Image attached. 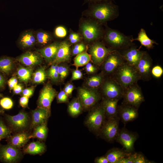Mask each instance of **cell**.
<instances>
[{
  "label": "cell",
  "mask_w": 163,
  "mask_h": 163,
  "mask_svg": "<svg viewBox=\"0 0 163 163\" xmlns=\"http://www.w3.org/2000/svg\"><path fill=\"white\" fill-rule=\"evenodd\" d=\"M112 75V78L124 90L137 83L140 80L135 68L126 62L119 66Z\"/></svg>",
  "instance_id": "1"
},
{
  "label": "cell",
  "mask_w": 163,
  "mask_h": 163,
  "mask_svg": "<svg viewBox=\"0 0 163 163\" xmlns=\"http://www.w3.org/2000/svg\"><path fill=\"white\" fill-rule=\"evenodd\" d=\"M104 39L112 50L118 51L133 44V38L126 36L118 30L108 28L105 33Z\"/></svg>",
  "instance_id": "2"
},
{
  "label": "cell",
  "mask_w": 163,
  "mask_h": 163,
  "mask_svg": "<svg viewBox=\"0 0 163 163\" xmlns=\"http://www.w3.org/2000/svg\"><path fill=\"white\" fill-rule=\"evenodd\" d=\"M91 13L94 18L98 22L101 23L114 19L119 15L117 6L107 2L98 3L93 5Z\"/></svg>",
  "instance_id": "3"
},
{
  "label": "cell",
  "mask_w": 163,
  "mask_h": 163,
  "mask_svg": "<svg viewBox=\"0 0 163 163\" xmlns=\"http://www.w3.org/2000/svg\"><path fill=\"white\" fill-rule=\"evenodd\" d=\"M122 97L124 104L137 108L145 101L142 91L137 83L125 89Z\"/></svg>",
  "instance_id": "4"
},
{
  "label": "cell",
  "mask_w": 163,
  "mask_h": 163,
  "mask_svg": "<svg viewBox=\"0 0 163 163\" xmlns=\"http://www.w3.org/2000/svg\"><path fill=\"white\" fill-rule=\"evenodd\" d=\"M152 59L146 51H143L140 60L134 67L140 80L148 81L151 78Z\"/></svg>",
  "instance_id": "5"
},
{
  "label": "cell",
  "mask_w": 163,
  "mask_h": 163,
  "mask_svg": "<svg viewBox=\"0 0 163 163\" xmlns=\"http://www.w3.org/2000/svg\"><path fill=\"white\" fill-rule=\"evenodd\" d=\"M80 29L84 38L88 42L98 39L102 34L101 27L95 21H84L81 24Z\"/></svg>",
  "instance_id": "6"
},
{
  "label": "cell",
  "mask_w": 163,
  "mask_h": 163,
  "mask_svg": "<svg viewBox=\"0 0 163 163\" xmlns=\"http://www.w3.org/2000/svg\"><path fill=\"white\" fill-rule=\"evenodd\" d=\"M125 62L120 52L113 50L107 55L101 65L104 72L112 75L119 66Z\"/></svg>",
  "instance_id": "7"
},
{
  "label": "cell",
  "mask_w": 163,
  "mask_h": 163,
  "mask_svg": "<svg viewBox=\"0 0 163 163\" xmlns=\"http://www.w3.org/2000/svg\"><path fill=\"white\" fill-rule=\"evenodd\" d=\"M102 90L106 98L120 99L123 97L124 90L112 78L103 82Z\"/></svg>",
  "instance_id": "8"
},
{
  "label": "cell",
  "mask_w": 163,
  "mask_h": 163,
  "mask_svg": "<svg viewBox=\"0 0 163 163\" xmlns=\"http://www.w3.org/2000/svg\"><path fill=\"white\" fill-rule=\"evenodd\" d=\"M112 50L110 48L106 47L102 43L96 42L91 46L89 52L93 62L96 65L100 66Z\"/></svg>",
  "instance_id": "9"
},
{
  "label": "cell",
  "mask_w": 163,
  "mask_h": 163,
  "mask_svg": "<svg viewBox=\"0 0 163 163\" xmlns=\"http://www.w3.org/2000/svg\"><path fill=\"white\" fill-rule=\"evenodd\" d=\"M105 115L102 105L96 107L88 116L86 121V125L94 130H98L103 125Z\"/></svg>",
  "instance_id": "10"
},
{
  "label": "cell",
  "mask_w": 163,
  "mask_h": 163,
  "mask_svg": "<svg viewBox=\"0 0 163 163\" xmlns=\"http://www.w3.org/2000/svg\"><path fill=\"white\" fill-rule=\"evenodd\" d=\"M56 95V91L52 86L50 84L46 85L41 91L39 97V107L46 109L50 113L52 102Z\"/></svg>",
  "instance_id": "11"
},
{
  "label": "cell",
  "mask_w": 163,
  "mask_h": 163,
  "mask_svg": "<svg viewBox=\"0 0 163 163\" xmlns=\"http://www.w3.org/2000/svg\"><path fill=\"white\" fill-rule=\"evenodd\" d=\"M137 138V136L135 134L123 129L119 131L116 139L123 146L124 151L129 153L133 150L134 144Z\"/></svg>",
  "instance_id": "12"
},
{
  "label": "cell",
  "mask_w": 163,
  "mask_h": 163,
  "mask_svg": "<svg viewBox=\"0 0 163 163\" xmlns=\"http://www.w3.org/2000/svg\"><path fill=\"white\" fill-rule=\"evenodd\" d=\"M133 44L119 52L123 57L125 62L135 67L141 58L143 51H141Z\"/></svg>",
  "instance_id": "13"
},
{
  "label": "cell",
  "mask_w": 163,
  "mask_h": 163,
  "mask_svg": "<svg viewBox=\"0 0 163 163\" xmlns=\"http://www.w3.org/2000/svg\"><path fill=\"white\" fill-rule=\"evenodd\" d=\"M78 93L79 100L82 106L86 108L93 106L99 99L98 94L94 90L80 88L78 89Z\"/></svg>",
  "instance_id": "14"
},
{
  "label": "cell",
  "mask_w": 163,
  "mask_h": 163,
  "mask_svg": "<svg viewBox=\"0 0 163 163\" xmlns=\"http://www.w3.org/2000/svg\"><path fill=\"white\" fill-rule=\"evenodd\" d=\"M20 157V152L17 148L9 144L0 147V161L12 163L17 161Z\"/></svg>",
  "instance_id": "15"
},
{
  "label": "cell",
  "mask_w": 163,
  "mask_h": 163,
  "mask_svg": "<svg viewBox=\"0 0 163 163\" xmlns=\"http://www.w3.org/2000/svg\"><path fill=\"white\" fill-rule=\"evenodd\" d=\"M118 129L117 118H110L103 126L102 133L106 139L112 141L116 139L119 132Z\"/></svg>",
  "instance_id": "16"
},
{
  "label": "cell",
  "mask_w": 163,
  "mask_h": 163,
  "mask_svg": "<svg viewBox=\"0 0 163 163\" xmlns=\"http://www.w3.org/2000/svg\"><path fill=\"white\" fill-rule=\"evenodd\" d=\"M6 119L11 126L18 130L25 129L28 126L29 123L28 116L24 112H20L14 116L7 115Z\"/></svg>",
  "instance_id": "17"
},
{
  "label": "cell",
  "mask_w": 163,
  "mask_h": 163,
  "mask_svg": "<svg viewBox=\"0 0 163 163\" xmlns=\"http://www.w3.org/2000/svg\"><path fill=\"white\" fill-rule=\"evenodd\" d=\"M138 108L124 104L117 108V114H119L121 120L126 123L135 120L138 117Z\"/></svg>",
  "instance_id": "18"
},
{
  "label": "cell",
  "mask_w": 163,
  "mask_h": 163,
  "mask_svg": "<svg viewBox=\"0 0 163 163\" xmlns=\"http://www.w3.org/2000/svg\"><path fill=\"white\" fill-rule=\"evenodd\" d=\"M18 60L26 66H32L41 63L42 56L39 53L27 51L20 56Z\"/></svg>",
  "instance_id": "19"
},
{
  "label": "cell",
  "mask_w": 163,
  "mask_h": 163,
  "mask_svg": "<svg viewBox=\"0 0 163 163\" xmlns=\"http://www.w3.org/2000/svg\"><path fill=\"white\" fill-rule=\"evenodd\" d=\"M70 46L66 41L60 43L56 57L53 61L54 63H58L67 61L70 57Z\"/></svg>",
  "instance_id": "20"
},
{
  "label": "cell",
  "mask_w": 163,
  "mask_h": 163,
  "mask_svg": "<svg viewBox=\"0 0 163 163\" xmlns=\"http://www.w3.org/2000/svg\"><path fill=\"white\" fill-rule=\"evenodd\" d=\"M50 113L46 109L41 107L32 111L31 127L45 123Z\"/></svg>",
  "instance_id": "21"
},
{
  "label": "cell",
  "mask_w": 163,
  "mask_h": 163,
  "mask_svg": "<svg viewBox=\"0 0 163 163\" xmlns=\"http://www.w3.org/2000/svg\"><path fill=\"white\" fill-rule=\"evenodd\" d=\"M60 43H53L38 50L42 57L48 61H53L55 59Z\"/></svg>",
  "instance_id": "22"
},
{
  "label": "cell",
  "mask_w": 163,
  "mask_h": 163,
  "mask_svg": "<svg viewBox=\"0 0 163 163\" xmlns=\"http://www.w3.org/2000/svg\"><path fill=\"white\" fill-rule=\"evenodd\" d=\"M119 99L106 98L102 104L105 114L110 118H117V104Z\"/></svg>",
  "instance_id": "23"
},
{
  "label": "cell",
  "mask_w": 163,
  "mask_h": 163,
  "mask_svg": "<svg viewBox=\"0 0 163 163\" xmlns=\"http://www.w3.org/2000/svg\"><path fill=\"white\" fill-rule=\"evenodd\" d=\"M36 42V36L33 31L28 30L24 31L21 35L19 43L22 47L26 48L33 46Z\"/></svg>",
  "instance_id": "24"
},
{
  "label": "cell",
  "mask_w": 163,
  "mask_h": 163,
  "mask_svg": "<svg viewBox=\"0 0 163 163\" xmlns=\"http://www.w3.org/2000/svg\"><path fill=\"white\" fill-rule=\"evenodd\" d=\"M133 40L139 41L142 46H145L148 50L152 49L154 47V44H158L154 40L151 39L148 37L145 31L143 28L140 29L137 38L133 39Z\"/></svg>",
  "instance_id": "25"
},
{
  "label": "cell",
  "mask_w": 163,
  "mask_h": 163,
  "mask_svg": "<svg viewBox=\"0 0 163 163\" xmlns=\"http://www.w3.org/2000/svg\"><path fill=\"white\" fill-rule=\"evenodd\" d=\"M128 154L125 151L118 148H114L107 153L106 157L109 163H117L120 159L127 156Z\"/></svg>",
  "instance_id": "26"
},
{
  "label": "cell",
  "mask_w": 163,
  "mask_h": 163,
  "mask_svg": "<svg viewBox=\"0 0 163 163\" xmlns=\"http://www.w3.org/2000/svg\"><path fill=\"white\" fill-rule=\"evenodd\" d=\"M30 136L26 133L22 132L12 136L10 140V144L17 148L23 146L29 141Z\"/></svg>",
  "instance_id": "27"
},
{
  "label": "cell",
  "mask_w": 163,
  "mask_h": 163,
  "mask_svg": "<svg viewBox=\"0 0 163 163\" xmlns=\"http://www.w3.org/2000/svg\"><path fill=\"white\" fill-rule=\"evenodd\" d=\"M45 149V145L38 141L32 142L30 143L24 149L25 153L36 155L41 154Z\"/></svg>",
  "instance_id": "28"
},
{
  "label": "cell",
  "mask_w": 163,
  "mask_h": 163,
  "mask_svg": "<svg viewBox=\"0 0 163 163\" xmlns=\"http://www.w3.org/2000/svg\"><path fill=\"white\" fill-rule=\"evenodd\" d=\"M13 67V61L10 57H3L0 58V71L6 75L9 74Z\"/></svg>",
  "instance_id": "29"
},
{
  "label": "cell",
  "mask_w": 163,
  "mask_h": 163,
  "mask_svg": "<svg viewBox=\"0 0 163 163\" xmlns=\"http://www.w3.org/2000/svg\"><path fill=\"white\" fill-rule=\"evenodd\" d=\"M91 59L90 54L83 52L76 56L74 60V65L76 68L85 65Z\"/></svg>",
  "instance_id": "30"
},
{
  "label": "cell",
  "mask_w": 163,
  "mask_h": 163,
  "mask_svg": "<svg viewBox=\"0 0 163 163\" xmlns=\"http://www.w3.org/2000/svg\"><path fill=\"white\" fill-rule=\"evenodd\" d=\"M47 132V128L45 124H41L35 126L33 135L30 137V138L33 137L43 140L46 137Z\"/></svg>",
  "instance_id": "31"
},
{
  "label": "cell",
  "mask_w": 163,
  "mask_h": 163,
  "mask_svg": "<svg viewBox=\"0 0 163 163\" xmlns=\"http://www.w3.org/2000/svg\"><path fill=\"white\" fill-rule=\"evenodd\" d=\"M82 105L79 99H76L72 102L69 105L68 110L69 114L73 117L79 115L82 110Z\"/></svg>",
  "instance_id": "32"
},
{
  "label": "cell",
  "mask_w": 163,
  "mask_h": 163,
  "mask_svg": "<svg viewBox=\"0 0 163 163\" xmlns=\"http://www.w3.org/2000/svg\"><path fill=\"white\" fill-rule=\"evenodd\" d=\"M32 73V70L24 67H19L17 70V74L20 81L27 82L30 79Z\"/></svg>",
  "instance_id": "33"
},
{
  "label": "cell",
  "mask_w": 163,
  "mask_h": 163,
  "mask_svg": "<svg viewBox=\"0 0 163 163\" xmlns=\"http://www.w3.org/2000/svg\"><path fill=\"white\" fill-rule=\"evenodd\" d=\"M103 80L104 78L102 75H97L89 78L87 81V84L91 88H97L102 85Z\"/></svg>",
  "instance_id": "34"
},
{
  "label": "cell",
  "mask_w": 163,
  "mask_h": 163,
  "mask_svg": "<svg viewBox=\"0 0 163 163\" xmlns=\"http://www.w3.org/2000/svg\"><path fill=\"white\" fill-rule=\"evenodd\" d=\"M36 41L42 45L47 44L51 39V36L48 33L44 31L37 32L36 35Z\"/></svg>",
  "instance_id": "35"
},
{
  "label": "cell",
  "mask_w": 163,
  "mask_h": 163,
  "mask_svg": "<svg viewBox=\"0 0 163 163\" xmlns=\"http://www.w3.org/2000/svg\"><path fill=\"white\" fill-rule=\"evenodd\" d=\"M46 77V74L44 69L40 68L33 74V80L35 83H40L45 80Z\"/></svg>",
  "instance_id": "36"
},
{
  "label": "cell",
  "mask_w": 163,
  "mask_h": 163,
  "mask_svg": "<svg viewBox=\"0 0 163 163\" xmlns=\"http://www.w3.org/2000/svg\"><path fill=\"white\" fill-rule=\"evenodd\" d=\"M11 131L0 119V137L2 139L8 138L11 136Z\"/></svg>",
  "instance_id": "37"
},
{
  "label": "cell",
  "mask_w": 163,
  "mask_h": 163,
  "mask_svg": "<svg viewBox=\"0 0 163 163\" xmlns=\"http://www.w3.org/2000/svg\"><path fill=\"white\" fill-rule=\"evenodd\" d=\"M13 105L12 100L9 98L4 97L0 100V105L4 109L9 110L11 109Z\"/></svg>",
  "instance_id": "38"
},
{
  "label": "cell",
  "mask_w": 163,
  "mask_h": 163,
  "mask_svg": "<svg viewBox=\"0 0 163 163\" xmlns=\"http://www.w3.org/2000/svg\"><path fill=\"white\" fill-rule=\"evenodd\" d=\"M151 73L152 76L156 78H159L163 75V69L160 66L156 65L152 67Z\"/></svg>",
  "instance_id": "39"
},
{
  "label": "cell",
  "mask_w": 163,
  "mask_h": 163,
  "mask_svg": "<svg viewBox=\"0 0 163 163\" xmlns=\"http://www.w3.org/2000/svg\"><path fill=\"white\" fill-rule=\"evenodd\" d=\"M67 34V31L64 27L59 26L57 27L55 30V34L56 37L62 38L65 37Z\"/></svg>",
  "instance_id": "40"
},
{
  "label": "cell",
  "mask_w": 163,
  "mask_h": 163,
  "mask_svg": "<svg viewBox=\"0 0 163 163\" xmlns=\"http://www.w3.org/2000/svg\"><path fill=\"white\" fill-rule=\"evenodd\" d=\"M85 49V46L83 43L76 44L73 47L72 53L73 55H77L83 52Z\"/></svg>",
  "instance_id": "41"
},
{
  "label": "cell",
  "mask_w": 163,
  "mask_h": 163,
  "mask_svg": "<svg viewBox=\"0 0 163 163\" xmlns=\"http://www.w3.org/2000/svg\"><path fill=\"white\" fill-rule=\"evenodd\" d=\"M133 163H149L150 161L146 159L142 154L139 153L133 154Z\"/></svg>",
  "instance_id": "42"
},
{
  "label": "cell",
  "mask_w": 163,
  "mask_h": 163,
  "mask_svg": "<svg viewBox=\"0 0 163 163\" xmlns=\"http://www.w3.org/2000/svg\"><path fill=\"white\" fill-rule=\"evenodd\" d=\"M58 72L59 75L62 79L66 77L68 73V69L63 66H59Z\"/></svg>",
  "instance_id": "43"
},
{
  "label": "cell",
  "mask_w": 163,
  "mask_h": 163,
  "mask_svg": "<svg viewBox=\"0 0 163 163\" xmlns=\"http://www.w3.org/2000/svg\"><path fill=\"white\" fill-rule=\"evenodd\" d=\"M58 102L59 103H64L68 101V96L64 91H61L57 96Z\"/></svg>",
  "instance_id": "44"
},
{
  "label": "cell",
  "mask_w": 163,
  "mask_h": 163,
  "mask_svg": "<svg viewBox=\"0 0 163 163\" xmlns=\"http://www.w3.org/2000/svg\"><path fill=\"white\" fill-rule=\"evenodd\" d=\"M133 154L129 155L128 156L120 159L117 163H133Z\"/></svg>",
  "instance_id": "45"
},
{
  "label": "cell",
  "mask_w": 163,
  "mask_h": 163,
  "mask_svg": "<svg viewBox=\"0 0 163 163\" xmlns=\"http://www.w3.org/2000/svg\"><path fill=\"white\" fill-rule=\"evenodd\" d=\"M82 73L81 71L76 69L72 72V79L73 80L79 79L82 77Z\"/></svg>",
  "instance_id": "46"
},
{
  "label": "cell",
  "mask_w": 163,
  "mask_h": 163,
  "mask_svg": "<svg viewBox=\"0 0 163 163\" xmlns=\"http://www.w3.org/2000/svg\"><path fill=\"white\" fill-rule=\"evenodd\" d=\"M29 97L23 96L20 98L19 104L21 107L25 108L28 105Z\"/></svg>",
  "instance_id": "47"
},
{
  "label": "cell",
  "mask_w": 163,
  "mask_h": 163,
  "mask_svg": "<svg viewBox=\"0 0 163 163\" xmlns=\"http://www.w3.org/2000/svg\"><path fill=\"white\" fill-rule=\"evenodd\" d=\"M85 68L86 71L89 73H94L96 70V68L89 62L85 65Z\"/></svg>",
  "instance_id": "48"
},
{
  "label": "cell",
  "mask_w": 163,
  "mask_h": 163,
  "mask_svg": "<svg viewBox=\"0 0 163 163\" xmlns=\"http://www.w3.org/2000/svg\"><path fill=\"white\" fill-rule=\"evenodd\" d=\"M8 83L9 87L11 89H13L18 83V80L15 77H12L8 81Z\"/></svg>",
  "instance_id": "49"
},
{
  "label": "cell",
  "mask_w": 163,
  "mask_h": 163,
  "mask_svg": "<svg viewBox=\"0 0 163 163\" xmlns=\"http://www.w3.org/2000/svg\"><path fill=\"white\" fill-rule=\"evenodd\" d=\"M34 92V89L33 88H29L24 89L22 91L23 96L28 97L31 96Z\"/></svg>",
  "instance_id": "50"
},
{
  "label": "cell",
  "mask_w": 163,
  "mask_h": 163,
  "mask_svg": "<svg viewBox=\"0 0 163 163\" xmlns=\"http://www.w3.org/2000/svg\"><path fill=\"white\" fill-rule=\"evenodd\" d=\"M58 67L59 66L56 65L54 72L49 76L50 78L54 80H56L59 78V75L58 72Z\"/></svg>",
  "instance_id": "51"
},
{
  "label": "cell",
  "mask_w": 163,
  "mask_h": 163,
  "mask_svg": "<svg viewBox=\"0 0 163 163\" xmlns=\"http://www.w3.org/2000/svg\"><path fill=\"white\" fill-rule=\"evenodd\" d=\"M97 163H109V161L106 156H102L97 158L95 161Z\"/></svg>",
  "instance_id": "52"
},
{
  "label": "cell",
  "mask_w": 163,
  "mask_h": 163,
  "mask_svg": "<svg viewBox=\"0 0 163 163\" xmlns=\"http://www.w3.org/2000/svg\"><path fill=\"white\" fill-rule=\"evenodd\" d=\"M13 90L15 94H19L22 91V86L20 84H17L13 88Z\"/></svg>",
  "instance_id": "53"
},
{
  "label": "cell",
  "mask_w": 163,
  "mask_h": 163,
  "mask_svg": "<svg viewBox=\"0 0 163 163\" xmlns=\"http://www.w3.org/2000/svg\"><path fill=\"white\" fill-rule=\"evenodd\" d=\"M81 38L80 35L78 34L75 33H71L69 36V40H71Z\"/></svg>",
  "instance_id": "54"
},
{
  "label": "cell",
  "mask_w": 163,
  "mask_h": 163,
  "mask_svg": "<svg viewBox=\"0 0 163 163\" xmlns=\"http://www.w3.org/2000/svg\"><path fill=\"white\" fill-rule=\"evenodd\" d=\"M5 83V79L3 76L0 73V89L4 86Z\"/></svg>",
  "instance_id": "55"
},
{
  "label": "cell",
  "mask_w": 163,
  "mask_h": 163,
  "mask_svg": "<svg viewBox=\"0 0 163 163\" xmlns=\"http://www.w3.org/2000/svg\"><path fill=\"white\" fill-rule=\"evenodd\" d=\"M56 65L52 66L50 69L48 71V75L49 76L52 74L54 72Z\"/></svg>",
  "instance_id": "56"
},
{
  "label": "cell",
  "mask_w": 163,
  "mask_h": 163,
  "mask_svg": "<svg viewBox=\"0 0 163 163\" xmlns=\"http://www.w3.org/2000/svg\"><path fill=\"white\" fill-rule=\"evenodd\" d=\"M66 86L69 89V93L70 95H71L74 89V86L72 84H69Z\"/></svg>",
  "instance_id": "57"
},
{
  "label": "cell",
  "mask_w": 163,
  "mask_h": 163,
  "mask_svg": "<svg viewBox=\"0 0 163 163\" xmlns=\"http://www.w3.org/2000/svg\"><path fill=\"white\" fill-rule=\"evenodd\" d=\"M81 38H76L71 40H70L71 43L72 44L78 42L80 40Z\"/></svg>",
  "instance_id": "58"
},
{
  "label": "cell",
  "mask_w": 163,
  "mask_h": 163,
  "mask_svg": "<svg viewBox=\"0 0 163 163\" xmlns=\"http://www.w3.org/2000/svg\"><path fill=\"white\" fill-rule=\"evenodd\" d=\"M107 0H86L85 2H96L98 1H107Z\"/></svg>",
  "instance_id": "59"
},
{
  "label": "cell",
  "mask_w": 163,
  "mask_h": 163,
  "mask_svg": "<svg viewBox=\"0 0 163 163\" xmlns=\"http://www.w3.org/2000/svg\"><path fill=\"white\" fill-rule=\"evenodd\" d=\"M4 113L3 110L0 109V115L3 114Z\"/></svg>",
  "instance_id": "60"
},
{
  "label": "cell",
  "mask_w": 163,
  "mask_h": 163,
  "mask_svg": "<svg viewBox=\"0 0 163 163\" xmlns=\"http://www.w3.org/2000/svg\"><path fill=\"white\" fill-rule=\"evenodd\" d=\"M3 97L2 95L0 93V98L2 97Z\"/></svg>",
  "instance_id": "61"
},
{
  "label": "cell",
  "mask_w": 163,
  "mask_h": 163,
  "mask_svg": "<svg viewBox=\"0 0 163 163\" xmlns=\"http://www.w3.org/2000/svg\"><path fill=\"white\" fill-rule=\"evenodd\" d=\"M2 139L1 138V137H0V141Z\"/></svg>",
  "instance_id": "62"
}]
</instances>
